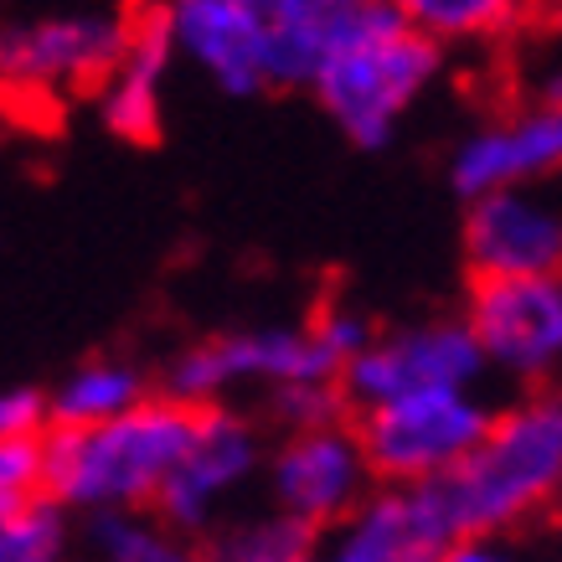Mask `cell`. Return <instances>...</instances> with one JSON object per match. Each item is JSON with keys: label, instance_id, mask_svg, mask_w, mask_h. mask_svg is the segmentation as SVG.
<instances>
[{"label": "cell", "instance_id": "obj_1", "mask_svg": "<svg viewBox=\"0 0 562 562\" xmlns=\"http://www.w3.org/2000/svg\"><path fill=\"white\" fill-rule=\"evenodd\" d=\"M202 408L155 392L145 408L99 428L47 434V495L78 521L99 512H155L171 470L196 439Z\"/></svg>", "mask_w": 562, "mask_h": 562}, {"label": "cell", "instance_id": "obj_2", "mask_svg": "<svg viewBox=\"0 0 562 562\" xmlns=\"http://www.w3.org/2000/svg\"><path fill=\"white\" fill-rule=\"evenodd\" d=\"M454 537H506L562 501V382L495 408L475 454L434 485Z\"/></svg>", "mask_w": 562, "mask_h": 562}, {"label": "cell", "instance_id": "obj_3", "mask_svg": "<svg viewBox=\"0 0 562 562\" xmlns=\"http://www.w3.org/2000/svg\"><path fill=\"white\" fill-rule=\"evenodd\" d=\"M443 47L418 36L392 11V0H376L361 26L325 57V68L310 83V99L341 130L357 150H387L413 103L439 83Z\"/></svg>", "mask_w": 562, "mask_h": 562}, {"label": "cell", "instance_id": "obj_4", "mask_svg": "<svg viewBox=\"0 0 562 562\" xmlns=\"http://www.w3.org/2000/svg\"><path fill=\"white\" fill-rule=\"evenodd\" d=\"M135 16L120 5H68L26 16L0 36V78L11 103H63L99 93L130 52Z\"/></svg>", "mask_w": 562, "mask_h": 562}, {"label": "cell", "instance_id": "obj_5", "mask_svg": "<svg viewBox=\"0 0 562 562\" xmlns=\"http://www.w3.org/2000/svg\"><path fill=\"white\" fill-rule=\"evenodd\" d=\"M300 382H341V367L315 341L310 321L217 330V336L181 346L160 372V392L187 403V408H222L243 387L279 392L300 387Z\"/></svg>", "mask_w": 562, "mask_h": 562}, {"label": "cell", "instance_id": "obj_6", "mask_svg": "<svg viewBox=\"0 0 562 562\" xmlns=\"http://www.w3.org/2000/svg\"><path fill=\"white\" fill-rule=\"evenodd\" d=\"M491 424L495 408L480 392H418L387 408L357 413L376 485H439L485 443Z\"/></svg>", "mask_w": 562, "mask_h": 562}, {"label": "cell", "instance_id": "obj_7", "mask_svg": "<svg viewBox=\"0 0 562 562\" xmlns=\"http://www.w3.org/2000/svg\"><path fill=\"white\" fill-rule=\"evenodd\" d=\"M491 361L480 351L464 315H434V321L387 325L341 376L351 413H372L418 392H480Z\"/></svg>", "mask_w": 562, "mask_h": 562}, {"label": "cell", "instance_id": "obj_8", "mask_svg": "<svg viewBox=\"0 0 562 562\" xmlns=\"http://www.w3.org/2000/svg\"><path fill=\"white\" fill-rule=\"evenodd\" d=\"M263 470H269V449H263V428H258L254 413L233 408V403L202 408L196 439L166 480L155 516L191 542H212L227 527V506Z\"/></svg>", "mask_w": 562, "mask_h": 562}, {"label": "cell", "instance_id": "obj_9", "mask_svg": "<svg viewBox=\"0 0 562 562\" xmlns=\"http://www.w3.org/2000/svg\"><path fill=\"white\" fill-rule=\"evenodd\" d=\"M263 485H269V512L290 516L315 537L341 527L346 516L376 491L357 418L336 428H310V434L273 439Z\"/></svg>", "mask_w": 562, "mask_h": 562}, {"label": "cell", "instance_id": "obj_10", "mask_svg": "<svg viewBox=\"0 0 562 562\" xmlns=\"http://www.w3.org/2000/svg\"><path fill=\"white\" fill-rule=\"evenodd\" d=\"M464 321L506 382L527 392L562 382V279H475Z\"/></svg>", "mask_w": 562, "mask_h": 562}, {"label": "cell", "instance_id": "obj_11", "mask_svg": "<svg viewBox=\"0 0 562 562\" xmlns=\"http://www.w3.org/2000/svg\"><path fill=\"white\" fill-rule=\"evenodd\" d=\"M547 176H562V78H547L516 114L470 130L449 155V187L464 206L495 191H531Z\"/></svg>", "mask_w": 562, "mask_h": 562}, {"label": "cell", "instance_id": "obj_12", "mask_svg": "<svg viewBox=\"0 0 562 562\" xmlns=\"http://www.w3.org/2000/svg\"><path fill=\"white\" fill-rule=\"evenodd\" d=\"M470 279H562V206L537 191H495L464 206Z\"/></svg>", "mask_w": 562, "mask_h": 562}, {"label": "cell", "instance_id": "obj_13", "mask_svg": "<svg viewBox=\"0 0 562 562\" xmlns=\"http://www.w3.org/2000/svg\"><path fill=\"white\" fill-rule=\"evenodd\" d=\"M166 21L176 57H187L227 99L269 93V36L243 0H150Z\"/></svg>", "mask_w": 562, "mask_h": 562}, {"label": "cell", "instance_id": "obj_14", "mask_svg": "<svg viewBox=\"0 0 562 562\" xmlns=\"http://www.w3.org/2000/svg\"><path fill=\"white\" fill-rule=\"evenodd\" d=\"M454 542L434 485H376L321 537V562H439Z\"/></svg>", "mask_w": 562, "mask_h": 562}, {"label": "cell", "instance_id": "obj_15", "mask_svg": "<svg viewBox=\"0 0 562 562\" xmlns=\"http://www.w3.org/2000/svg\"><path fill=\"white\" fill-rule=\"evenodd\" d=\"M176 42L166 32V21L155 16V5L145 0L135 11V36L130 52L120 57L114 78L99 88V120L103 130L124 145H155L160 124H166V83H171Z\"/></svg>", "mask_w": 562, "mask_h": 562}, {"label": "cell", "instance_id": "obj_16", "mask_svg": "<svg viewBox=\"0 0 562 562\" xmlns=\"http://www.w3.org/2000/svg\"><path fill=\"white\" fill-rule=\"evenodd\" d=\"M269 36V88H310L376 0H243Z\"/></svg>", "mask_w": 562, "mask_h": 562}, {"label": "cell", "instance_id": "obj_17", "mask_svg": "<svg viewBox=\"0 0 562 562\" xmlns=\"http://www.w3.org/2000/svg\"><path fill=\"white\" fill-rule=\"evenodd\" d=\"M155 382L139 361L124 357H88L72 372H63V382L52 387V428H99L114 424L124 413L145 408L155 397Z\"/></svg>", "mask_w": 562, "mask_h": 562}, {"label": "cell", "instance_id": "obj_18", "mask_svg": "<svg viewBox=\"0 0 562 562\" xmlns=\"http://www.w3.org/2000/svg\"><path fill=\"white\" fill-rule=\"evenodd\" d=\"M392 11L434 47L449 52L512 36L527 16H537V0H392Z\"/></svg>", "mask_w": 562, "mask_h": 562}, {"label": "cell", "instance_id": "obj_19", "mask_svg": "<svg viewBox=\"0 0 562 562\" xmlns=\"http://www.w3.org/2000/svg\"><path fill=\"white\" fill-rule=\"evenodd\" d=\"M206 562H321V537L279 512H258L206 542Z\"/></svg>", "mask_w": 562, "mask_h": 562}, {"label": "cell", "instance_id": "obj_20", "mask_svg": "<svg viewBox=\"0 0 562 562\" xmlns=\"http://www.w3.org/2000/svg\"><path fill=\"white\" fill-rule=\"evenodd\" d=\"M78 521L52 495L0 516V562H78Z\"/></svg>", "mask_w": 562, "mask_h": 562}, {"label": "cell", "instance_id": "obj_21", "mask_svg": "<svg viewBox=\"0 0 562 562\" xmlns=\"http://www.w3.org/2000/svg\"><path fill=\"white\" fill-rule=\"evenodd\" d=\"M263 418L284 434H310V428H336V424H351L357 413L346 403L341 382H300V387H279V392H263Z\"/></svg>", "mask_w": 562, "mask_h": 562}, {"label": "cell", "instance_id": "obj_22", "mask_svg": "<svg viewBox=\"0 0 562 562\" xmlns=\"http://www.w3.org/2000/svg\"><path fill=\"white\" fill-rule=\"evenodd\" d=\"M47 495V439H0V516Z\"/></svg>", "mask_w": 562, "mask_h": 562}, {"label": "cell", "instance_id": "obj_23", "mask_svg": "<svg viewBox=\"0 0 562 562\" xmlns=\"http://www.w3.org/2000/svg\"><path fill=\"white\" fill-rule=\"evenodd\" d=\"M52 387H11L0 397V439H47Z\"/></svg>", "mask_w": 562, "mask_h": 562}, {"label": "cell", "instance_id": "obj_24", "mask_svg": "<svg viewBox=\"0 0 562 562\" xmlns=\"http://www.w3.org/2000/svg\"><path fill=\"white\" fill-rule=\"evenodd\" d=\"M439 562H516V558L501 547V537H460Z\"/></svg>", "mask_w": 562, "mask_h": 562}, {"label": "cell", "instance_id": "obj_25", "mask_svg": "<svg viewBox=\"0 0 562 562\" xmlns=\"http://www.w3.org/2000/svg\"><path fill=\"white\" fill-rule=\"evenodd\" d=\"M537 11H542L552 26H562V0H537Z\"/></svg>", "mask_w": 562, "mask_h": 562}]
</instances>
